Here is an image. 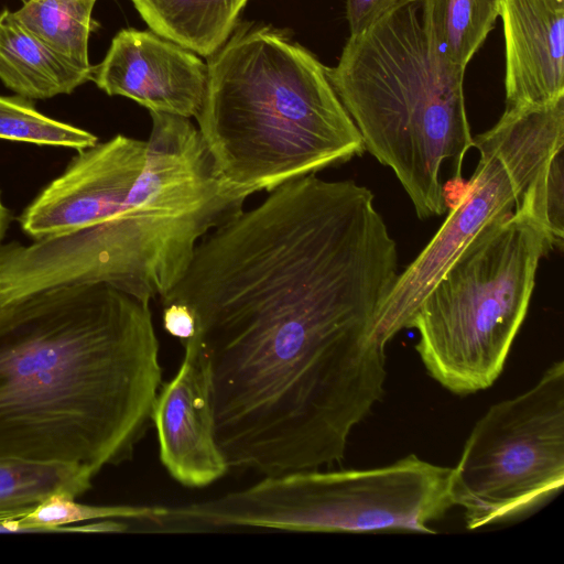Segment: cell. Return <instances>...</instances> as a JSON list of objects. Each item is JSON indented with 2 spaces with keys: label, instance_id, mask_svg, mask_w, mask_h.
Returning a JSON list of instances; mask_svg holds the SVG:
<instances>
[{
  "label": "cell",
  "instance_id": "cell-21",
  "mask_svg": "<svg viewBox=\"0 0 564 564\" xmlns=\"http://www.w3.org/2000/svg\"><path fill=\"white\" fill-rule=\"evenodd\" d=\"M563 149L557 151L533 184L534 209L546 227L554 248L563 245Z\"/></svg>",
  "mask_w": 564,
  "mask_h": 564
},
{
  "label": "cell",
  "instance_id": "cell-5",
  "mask_svg": "<svg viewBox=\"0 0 564 564\" xmlns=\"http://www.w3.org/2000/svg\"><path fill=\"white\" fill-rule=\"evenodd\" d=\"M327 78L365 150L390 167L420 219L442 215V165L462 180L474 147L464 74L429 39L420 0H402L365 32L350 35Z\"/></svg>",
  "mask_w": 564,
  "mask_h": 564
},
{
  "label": "cell",
  "instance_id": "cell-3",
  "mask_svg": "<svg viewBox=\"0 0 564 564\" xmlns=\"http://www.w3.org/2000/svg\"><path fill=\"white\" fill-rule=\"evenodd\" d=\"M325 67L281 32L251 23L208 57L196 127L227 186L247 198L361 155Z\"/></svg>",
  "mask_w": 564,
  "mask_h": 564
},
{
  "label": "cell",
  "instance_id": "cell-6",
  "mask_svg": "<svg viewBox=\"0 0 564 564\" xmlns=\"http://www.w3.org/2000/svg\"><path fill=\"white\" fill-rule=\"evenodd\" d=\"M533 184L513 212L465 246L410 323L427 373L453 393L485 390L499 377L527 315L540 260L555 249L534 209Z\"/></svg>",
  "mask_w": 564,
  "mask_h": 564
},
{
  "label": "cell",
  "instance_id": "cell-2",
  "mask_svg": "<svg viewBox=\"0 0 564 564\" xmlns=\"http://www.w3.org/2000/svg\"><path fill=\"white\" fill-rule=\"evenodd\" d=\"M149 304L85 284L0 307V457L95 475L132 457L162 384Z\"/></svg>",
  "mask_w": 564,
  "mask_h": 564
},
{
  "label": "cell",
  "instance_id": "cell-15",
  "mask_svg": "<svg viewBox=\"0 0 564 564\" xmlns=\"http://www.w3.org/2000/svg\"><path fill=\"white\" fill-rule=\"evenodd\" d=\"M248 0H131L151 31L209 57L231 35Z\"/></svg>",
  "mask_w": 564,
  "mask_h": 564
},
{
  "label": "cell",
  "instance_id": "cell-20",
  "mask_svg": "<svg viewBox=\"0 0 564 564\" xmlns=\"http://www.w3.org/2000/svg\"><path fill=\"white\" fill-rule=\"evenodd\" d=\"M0 139L78 152L98 143L94 133L41 113L21 96H0Z\"/></svg>",
  "mask_w": 564,
  "mask_h": 564
},
{
  "label": "cell",
  "instance_id": "cell-17",
  "mask_svg": "<svg viewBox=\"0 0 564 564\" xmlns=\"http://www.w3.org/2000/svg\"><path fill=\"white\" fill-rule=\"evenodd\" d=\"M501 0H420L425 32L438 53L465 69L495 28Z\"/></svg>",
  "mask_w": 564,
  "mask_h": 564
},
{
  "label": "cell",
  "instance_id": "cell-12",
  "mask_svg": "<svg viewBox=\"0 0 564 564\" xmlns=\"http://www.w3.org/2000/svg\"><path fill=\"white\" fill-rule=\"evenodd\" d=\"M176 375L162 382L152 412L160 460L184 487L203 488L223 478L228 466L214 435L209 382L203 356L189 338Z\"/></svg>",
  "mask_w": 564,
  "mask_h": 564
},
{
  "label": "cell",
  "instance_id": "cell-19",
  "mask_svg": "<svg viewBox=\"0 0 564 564\" xmlns=\"http://www.w3.org/2000/svg\"><path fill=\"white\" fill-rule=\"evenodd\" d=\"M75 500L65 496H53L21 518L0 521V533L96 532V522L83 525L74 523L104 519L143 520L151 517L156 509L148 506H91Z\"/></svg>",
  "mask_w": 564,
  "mask_h": 564
},
{
  "label": "cell",
  "instance_id": "cell-16",
  "mask_svg": "<svg viewBox=\"0 0 564 564\" xmlns=\"http://www.w3.org/2000/svg\"><path fill=\"white\" fill-rule=\"evenodd\" d=\"M95 476L77 464L0 457V521L21 518L53 496L77 499Z\"/></svg>",
  "mask_w": 564,
  "mask_h": 564
},
{
  "label": "cell",
  "instance_id": "cell-22",
  "mask_svg": "<svg viewBox=\"0 0 564 564\" xmlns=\"http://www.w3.org/2000/svg\"><path fill=\"white\" fill-rule=\"evenodd\" d=\"M402 0H346V18L350 35L368 30Z\"/></svg>",
  "mask_w": 564,
  "mask_h": 564
},
{
  "label": "cell",
  "instance_id": "cell-9",
  "mask_svg": "<svg viewBox=\"0 0 564 564\" xmlns=\"http://www.w3.org/2000/svg\"><path fill=\"white\" fill-rule=\"evenodd\" d=\"M564 145V97L544 106L506 108L474 139L479 161L463 196L420 254L399 273L380 307L375 334L387 344L410 328L416 308L465 246L513 212L552 156Z\"/></svg>",
  "mask_w": 564,
  "mask_h": 564
},
{
  "label": "cell",
  "instance_id": "cell-23",
  "mask_svg": "<svg viewBox=\"0 0 564 564\" xmlns=\"http://www.w3.org/2000/svg\"><path fill=\"white\" fill-rule=\"evenodd\" d=\"M162 319L165 332L182 343L195 333L194 317L185 305L177 303L163 305Z\"/></svg>",
  "mask_w": 564,
  "mask_h": 564
},
{
  "label": "cell",
  "instance_id": "cell-4",
  "mask_svg": "<svg viewBox=\"0 0 564 564\" xmlns=\"http://www.w3.org/2000/svg\"><path fill=\"white\" fill-rule=\"evenodd\" d=\"M150 115L145 163L120 212L35 243L32 265L43 288L106 284L145 303L161 300L200 239L243 210L247 198L220 180L189 118Z\"/></svg>",
  "mask_w": 564,
  "mask_h": 564
},
{
  "label": "cell",
  "instance_id": "cell-13",
  "mask_svg": "<svg viewBox=\"0 0 564 564\" xmlns=\"http://www.w3.org/2000/svg\"><path fill=\"white\" fill-rule=\"evenodd\" d=\"M506 108L564 97V1L501 0Z\"/></svg>",
  "mask_w": 564,
  "mask_h": 564
},
{
  "label": "cell",
  "instance_id": "cell-25",
  "mask_svg": "<svg viewBox=\"0 0 564 564\" xmlns=\"http://www.w3.org/2000/svg\"><path fill=\"white\" fill-rule=\"evenodd\" d=\"M23 2L28 1V0H22Z\"/></svg>",
  "mask_w": 564,
  "mask_h": 564
},
{
  "label": "cell",
  "instance_id": "cell-11",
  "mask_svg": "<svg viewBox=\"0 0 564 564\" xmlns=\"http://www.w3.org/2000/svg\"><path fill=\"white\" fill-rule=\"evenodd\" d=\"M208 68L197 55L153 31L123 29L111 41L91 80L109 96L130 98L149 111L196 117Z\"/></svg>",
  "mask_w": 564,
  "mask_h": 564
},
{
  "label": "cell",
  "instance_id": "cell-8",
  "mask_svg": "<svg viewBox=\"0 0 564 564\" xmlns=\"http://www.w3.org/2000/svg\"><path fill=\"white\" fill-rule=\"evenodd\" d=\"M564 485V362L476 422L449 474L468 530L518 519Z\"/></svg>",
  "mask_w": 564,
  "mask_h": 564
},
{
  "label": "cell",
  "instance_id": "cell-14",
  "mask_svg": "<svg viewBox=\"0 0 564 564\" xmlns=\"http://www.w3.org/2000/svg\"><path fill=\"white\" fill-rule=\"evenodd\" d=\"M0 80L18 96L48 99L73 93L91 74L64 59L4 9L0 12Z\"/></svg>",
  "mask_w": 564,
  "mask_h": 564
},
{
  "label": "cell",
  "instance_id": "cell-26",
  "mask_svg": "<svg viewBox=\"0 0 564 564\" xmlns=\"http://www.w3.org/2000/svg\"><path fill=\"white\" fill-rule=\"evenodd\" d=\"M557 1H564V0H557Z\"/></svg>",
  "mask_w": 564,
  "mask_h": 564
},
{
  "label": "cell",
  "instance_id": "cell-18",
  "mask_svg": "<svg viewBox=\"0 0 564 564\" xmlns=\"http://www.w3.org/2000/svg\"><path fill=\"white\" fill-rule=\"evenodd\" d=\"M97 0H28L15 18L46 46L93 75L88 41Z\"/></svg>",
  "mask_w": 564,
  "mask_h": 564
},
{
  "label": "cell",
  "instance_id": "cell-24",
  "mask_svg": "<svg viewBox=\"0 0 564 564\" xmlns=\"http://www.w3.org/2000/svg\"><path fill=\"white\" fill-rule=\"evenodd\" d=\"M8 218H9L8 210L4 207V205L1 200V197H0V240L2 239V237L6 232V229L8 226Z\"/></svg>",
  "mask_w": 564,
  "mask_h": 564
},
{
  "label": "cell",
  "instance_id": "cell-1",
  "mask_svg": "<svg viewBox=\"0 0 564 564\" xmlns=\"http://www.w3.org/2000/svg\"><path fill=\"white\" fill-rule=\"evenodd\" d=\"M398 275L397 242L354 181L292 180L203 237L161 303L194 317L215 433L295 452L350 431L384 393L375 323Z\"/></svg>",
  "mask_w": 564,
  "mask_h": 564
},
{
  "label": "cell",
  "instance_id": "cell-10",
  "mask_svg": "<svg viewBox=\"0 0 564 564\" xmlns=\"http://www.w3.org/2000/svg\"><path fill=\"white\" fill-rule=\"evenodd\" d=\"M147 140L117 134L79 151L19 218L33 240L78 230L115 217L143 170Z\"/></svg>",
  "mask_w": 564,
  "mask_h": 564
},
{
  "label": "cell",
  "instance_id": "cell-7",
  "mask_svg": "<svg viewBox=\"0 0 564 564\" xmlns=\"http://www.w3.org/2000/svg\"><path fill=\"white\" fill-rule=\"evenodd\" d=\"M451 468L414 454L369 469H307L262 477L241 490L161 507L153 533L229 529L294 532L404 531L434 533L453 506Z\"/></svg>",
  "mask_w": 564,
  "mask_h": 564
}]
</instances>
